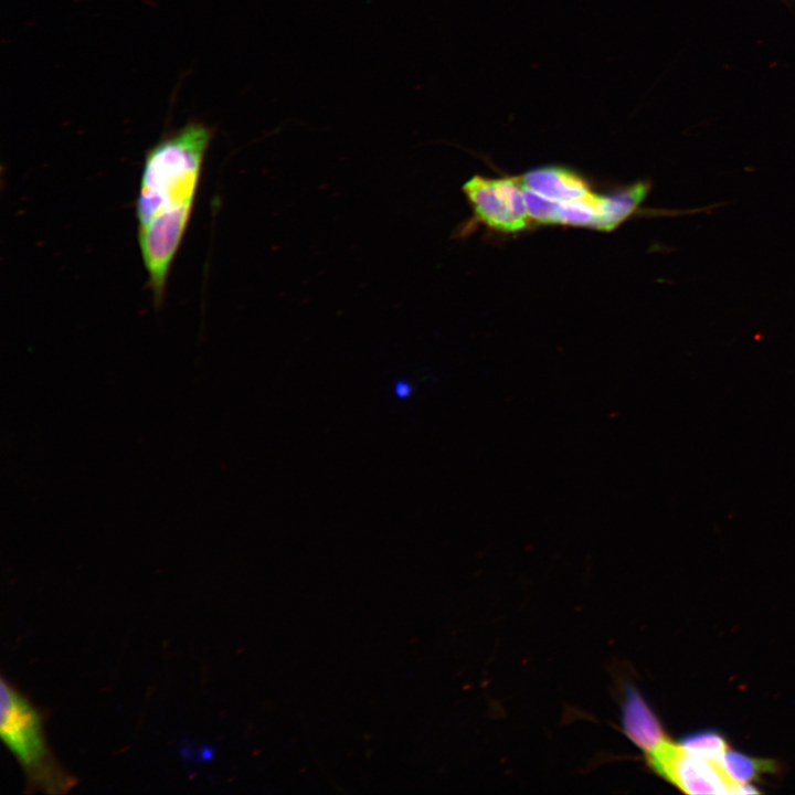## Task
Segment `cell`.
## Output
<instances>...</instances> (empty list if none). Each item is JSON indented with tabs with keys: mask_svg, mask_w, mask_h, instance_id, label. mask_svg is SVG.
Returning <instances> with one entry per match:
<instances>
[{
	"mask_svg": "<svg viewBox=\"0 0 795 795\" xmlns=\"http://www.w3.org/2000/svg\"><path fill=\"white\" fill-rule=\"evenodd\" d=\"M212 128L190 121L146 153L136 218L138 243L152 294L160 300L192 211Z\"/></svg>",
	"mask_w": 795,
	"mask_h": 795,
	"instance_id": "obj_1",
	"label": "cell"
},
{
	"mask_svg": "<svg viewBox=\"0 0 795 795\" xmlns=\"http://www.w3.org/2000/svg\"><path fill=\"white\" fill-rule=\"evenodd\" d=\"M463 191L475 220L494 231L519 232L532 222L520 178L474 176L463 186Z\"/></svg>",
	"mask_w": 795,
	"mask_h": 795,
	"instance_id": "obj_4",
	"label": "cell"
},
{
	"mask_svg": "<svg viewBox=\"0 0 795 795\" xmlns=\"http://www.w3.org/2000/svg\"><path fill=\"white\" fill-rule=\"evenodd\" d=\"M0 736L24 773L28 792L60 795L77 784L47 744L44 714L4 677L0 679Z\"/></svg>",
	"mask_w": 795,
	"mask_h": 795,
	"instance_id": "obj_2",
	"label": "cell"
},
{
	"mask_svg": "<svg viewBox=\"0 0 795 795\" xmlns=\"http://www.w3.org/2000/svg\"><path fill=\"white\" fill-rule=\"evenodd\" d=\"M520 180L524 188L560 202L581 200L593 192L583 177L559 166L530 170Z\"/></svg>",
	"mask_w": 795,
	"mask_h": 795,
	"instance_id": "obj_5",
	"label": "cell"
},
{
	"mask_svg": "<svg viewBox=\"0 0 795 795\" xmlns=\"http://www.w3.org/2000/svg\"><path fill=\"white\" fill-rule=\"evenodd\" d=\"M679 744L687 751L709 760H720L728 750L723 735L710 730L687 734Z\"/></svg>",
	"mask_w": 795,
	"mask_h": 795,
	"instance_id": "obj_8",
	"label": "cell"
},
{
	"mask_svg": "<svg viewBox=\"0 0 795 795\" xmlns=\"http://www.w3.org/2000/svg\"><path fill=\"white\" fill-rule=\"evenodd\" d=\"M623 727L629 740L647 752L667 738L659 720L635 690H628L623 706Z\"/></svg>",
	"mask_w": 795,
	"mask_h": 795,
	"instance_id": "obj_6",
	"label": "cell"
},
{
	"mask_svg": "<svg viewBox=\"0 0 795 795\" xmlns=\"http://www.w3.org/2000/svg\"><path fill=\"white\" fill-rule=\"evenodd\" d=\"M719 761L727 774L736 783H749L763 773L776 770L773 761L752 757L729 749Z\"/></svg>",
	"mask_w": 795,
	"mask_h": 795,
	"instance_id": "obj_7",
	"label": "cell"
},
{
	"mask_svg": "<svg viewBox=\"0 0 795 795\" xmlns=\"http://www.w3.org/2000/svg\"><path fill=\"white\" fill-rule=\"evenodd\" d=\"M648 765L659 776L687 794H738L734 782L719 760H709L666 739L645 752Z\"/></svg>",
	"mask_w": 795,
	"mask_h": 795,
	"instance_id": "obj_3",
	"label": "cell"
}]
</instances>
